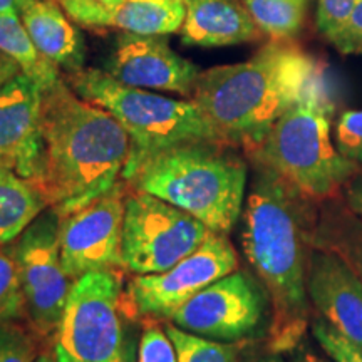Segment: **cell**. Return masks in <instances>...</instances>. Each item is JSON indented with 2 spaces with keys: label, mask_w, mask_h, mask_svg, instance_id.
I'll return each instance as SVG.
<instances>
[{
  "label": "cell",
  "mask_w": 362,
  "mask_h": 362,
  "mask_svg": "<svg viewBox=\"0 0 362 362\" xmlns=\"http://www.w3.org/2000/svg\"><path fill=\"white\" fill-rule=\"evenodd\" d=\"M238 267L237 252L225 233L211 232L188 257L161 274L138 275L129 287L131 302L141 317L171 319L189 298Z\"/></svg>",
  "instance_id": "obj_11"
},
{
  "label": "cell",
  "mask_w": 362,
  "mask_h": 362,
  "mask_svg": "<svg viewBox=\"0 0 362 362\" xmlns=\"http://www.w3.org/2000/svg\"><path fill=\"white\" fill-rule=\"evenodd\" d=\"M247 181L248 166L233 146L193 141L151 156L129 183L226 235L242 216Z\"/></svg>",
  "instance_id": "obj_4"
},
{
  "label": "cell",
  "mask_w": 362,
  "mask_h": 362,
  "mask_svg": "<svg viewBox=\"0 0 362 362\" xmlns=\"http://www.w3.org/2000/svg\"><path fill=\"white\" fill-rule=\"evenodd\" d=\"M17 72H21V67L17 66V62H13L11 57L0 52V88H2L8 79H12Z\"/></svg>",
  "instance_id": "obj_32"
},
{
  "label": "cell",
  "mask_w": 362,
  "mask_h": 362,
  "mask_svg": "<svg viewBox=\"0 0 362 362\" xmlns=\"http://www.w3.org/2000/svg\"><path fill=\"white\" fill-rule=\"evenodd\" d=\"M42 156L33 180L61 216L96 200L123 178L131 138L111 112L86 101L66 79L42 90Z\"/></svg>",
  "instance_id": "obj_2"
},
{
  "label": "cell",
  "mask_w": 362,
  "mask_h": 362,
  "mask_svg": "<svg viewBox=\"0 0 362 362\" xmlns=\"http://www.w3.org/2000/svg\"><path fill=\"white\" fill-rule=\"evenodd\" d=\"M138 362H178L175 344L168 332L151 325L144 330L138 349Z\"/></svg>",
  "instance_id": "obj_29"
},
{
  "label": "cell",
  "mask_w": 362,
  "mask_h": 362,
  "mask_svg": "<svg viewBox=\"0 0 362 362\" xmlns=\"http://www.w3.org/2000/svg\"><path fill=\"white\" fill-rule=\"evenodd\" d=\"M25 310L19 269L13 247H0V324L21 319Z\"/></svg>",
  "instance_id": "obj_24"
},
{
  "label": "cell",
  "mask_w": 362,
  "mask_h": 362,
  "mask_svg": "<svg viewBox=\"0 0 362 362\" xmlns=\"http://www.w3.org/2000/svg\"><path fill=\"white\" fill-rule=\"evenodd\" d=\"M66 81L86 101L111 112L129 134L131 156L123 173L126 181L144 161L165 149L193 141H218L193 99H175L126 86L106 71L93 67L71 72Z\"/></svg>",
  "instance_id": "obj_6"
},
{
  "label": "cell",
  "mask_w": 362,
  "mask_h": 362,
  "mask_svg": "<svg viewBox=\"0 0 362 362\" xmlns=\"http://www.w3.org/2000/svg\"><path fill=\"white\" fill-rule=\"evenodd\" d=\"M342 56H359L362 57V0L357 2L352 11L349 21L342 27V30L330 40Z\"/></svg>",
  "instance_id": "obj_30"
},
{
  "label": "cell",
  "mask_w": 362,
  "mask_h": 362,
  "mask_svg": "<svg viewBox=\"0 0 362 362\" xmlns=\"http://www.w3.org/2000/svg\"><path fill=\"white\" fill-rule=\"evenodd\" d=\"M76 24L89 29H119L141 35H166L181 29L185 0H124L106 7L96 0H56Z\"/></svg>",
  "instance_id": "obj_16"
},
{
  "label": "cell",
  "mask_w": 362,
  "mask_h": 362,
  "mask_svg": "<svg viewBox=\"0 0 362 362\" xmlns=\"http://www.w3.org/2000/svg\"><path fill=\"white\" fill-rule=\"evenodd\" d=\"M262 34L272 40H292L300 34L309 0H242Z\"/></svg>",
  "instance_id": "obj_22"
},
{
  "label": "cell",
  "mask_w": 362,
  "mask_h": 362,
  "mask_svg": "<svg viewBox=\"0 0 362 362\" xmlns=\"http://www.w3.org/2000/svg\"><path fill=\"white\" fill-rule=\"evenodd\" d=\"M336 146L362 171V110L346 111L336 126Z\"/></svg>",
  "instance_id": "obj_26"
},
{
  "label": "cell",
  "mask_w": 362,
  "mask_h": 362,
  "mask_svg": "<svg viewBox=\"0 0 362 362\" xmlns=\"http://www.w3.org/2000/svg\"><path fill=\"white\" fill-rule=\"evenodd\" d=\"M0 362H35V347L24 330L0 324Z\"/></svg>",
  "instance_id": "obj_28"
},
{
  "label": "cell",
  "mask_w": 362,
  "mask_h": 362,
  "mask_svg": "<svg viewBox=\"0 0 362 362\" xmlns=\"http://www.w3.org/2000/svg\"><path fill=\"white\" fill-rule=\"evenodd\" d=\"M17 12L37 51L57 69L71 72L84 67L83 35L56 0H16Z\"/></svg>",
  "instance_id": "obj_18"
},
{
  "label": "cell",
  "mask_w": 362,
  "mask_h": 362,
  "mask_svg": "<svg viewBox=\"0 0 362 362\" xmlns=\"http://www.w3.org/2000/svg\"><path fill=\"white\" fill-rule=\"evenodd\" d=\"M59 232L61 215L49 206L13 245L25 310L34 327L42 334L57 329L72 287L62 265Z\"/></svg>",
  "instance_id": "obj_10"
},
{
  "label": "cell",
  "mask_w": 362,
  "mask_h": 362,
  "mask_svg": "<svg viewBox=\"0 0 362 362\" xmlns=\"http://www.w3.org/2000/svg\"><path fill=\"white\" fill-rule=\"evenodd\" d=\"M121 280L112 270L72 282L54 341L57 362H128L119 317Z\"/></svg>",
  "instance_id": "obj_7"
},
{
  "label": "cell",
  "mask_w": 362,
  "mask_h": 362,
  "mask_svg": "<svg viewBox=\"0 0 362 362\" xmlns=\"http://www.w3.org/2000/svg\"><path fill=\"white\" fill-rule=\"evenodd\" d=\"M332 112L320 74L250 153L253 161L274 170L312 202L337 198L361 170L344 158L332 141Z\"/></svg>",
  "instance_id": "obj_5"
},
{
  "label": "cell",
  "mask_w": 362,
  "mask_h": 362,
  "mask_svg": "<svg viewBox=\"0 0 362 362\" xmlns=\"http://www.w3.org/2000/svg\"><path fill=\"white\" fill-rule=\"evenodd\" d=\"M166 332L175 344L178 362H238L237 346L214 341L168 325Z\"/></svg>",
  "instance_id": "obj_23"
},
{
  "label": "cell",
  "mask_w": 362,
  "mask_h": 362,
  "mask_svg": "<svg viewBox=\"0 0 362 362\" xmlns=\"http://www.w3.org/2000/svg\"><path fill=\"white\" fill-rule=\"evenodd\" d=\"M126 194L117 183L96 200L61 216V259L72 282L86 274L123 265Z\"/></svg>",
  "instance_id": "obj_12"
},
{
  "label": "cell",
  "mask_w": 362,
  "mask_h": 362,
  "mask_svg": "<svg viewBox=\"0 0 362 362\" xmlns=\"http://www.w3.org/2000/svg\"><path fill=\"white\" fill-rule=\"evenodd\" d=\"M324 67L292 40H270L248 61L200 72L192 94L220 143L250 155Z\"/></svg>",
  "instance_id": "obj_3"
},
{
  "label": "cell",
  "mask_w": 362,
  "mask_h": 362,
  "mask_svg": "<svg viewBox=\"0 0 362 362\" xmlns=\"http://www.w3.org/2000/svg\"><path fill=\"white\" fill-rule=\"evenodd\" d=\"M0 12L2 13H19L17 12L16 0H0Z\"/></svg>",
  "instance_id": "obj_33"
},
{
  "label": "cell",
  "mask_w": 362,
  "mask_h": 362,
  "mask_svg": "<svg viewBox=\"0 0 362 362\" xmlns=\"http://www.w3.org/2000/svg\"><path fill=\"white\" fill-rule=\"evenodd\" d=\"M210 233L181 208L134 188L124 202L123 267L136 275L161 274L197 250Z\"/></svg>",
  "instance_id": "obj_8"
},
{
  "label": "cell",
  "mask_w": 362,
  "mask_h": 362,
  "mask_svg": "<svg viewBox=\"0 0 362 362\" xmlns=\"http://www.w3.org/2000/svg\"><path fill=\"white\" fill-rule=\"evenodd\" d=\"M310 203L274 170L257 165L242 211V247L269 293V347L277 354L296 349L309 325L307 270L317 223Z\"/></svg>",
  "instance_id": "obj_1"
},
{
  "label": "cell",
  "mask_w": 362,
  "mask_h": 362,
  "mask_svg": "<svg viewBox=\"0 0 362 362\" xmlns=\"http://www.w3.org/2000/svg\"><path fill=\"white\" fill-rule=\"evenodd\" d=\"M252 362H285V361L282 359V357H280V354H277V352L270 351V354L257 357V359L252 361Z\"/></svg>",
  "instance_id": "obj_34"
},
{
  "label": "cell",
  "mask_w": 362,
  "mask_h": 362,
  "mask_svg": "<svg viewBox=\"0 0 362 362\" xmlns=\"http://www.w3.org/2000/svg\"><path fill=\"white\" fill-rule=\"evenodd\" d=\"M312 334L324 351L336 362H362V347L342 336L327 320H314Z\"/></svg>",
  "instance_id": "obj_25"
},
{
  "label": "cell",
  "mask_w": 362,
  "mask_h": 362,
  "mask_svg": "<svg viewBox=\"0 0 362 362\" xmlns=\"http://www.w3.org/2000/svg\"><path fill=\"white\" fill-rule=\"evenodd\" d=\"M269 307V293L260 280L235 270L189 298L171 315V322L197 336L235 342L265 329Z\"/></svg>",
  "instance_id": "obj_9"
},
{
  "label": "cell",
  "mask_w": 362,
  "mask_h": 362,
  "mask_svg": "<svg viewBox=\"0 0 362 362\" xmlns=\"http://www.w3.org/2000/svg\"><path fill=\"white\" fill-rule=\"evenodd\" d=\"M310 302L342 336L362 347V284L334 253L314 248L307 270Z\"/></svg>",
  "instance_id": "obj_15"
},
{
  "label": "cell",
  "mask_w": 362,
  "mask_h": 362,
  "mask_svg": "<svg viewBox=\"0 0 362 362\" xmlns=\"http://www.w3.org/2000/svg\"><path fill=\"white\" fill-rule=\"evenodd\" d=\"M297 362H324V361L319 359L315 354H312V352H302V354L298 356Z\"/></svg>",
  "instance_id": "obj_35"
},
{
  "label": "cell",
  "mask_w": 362,
  "mask_h": 362,
  "mask_svg": "<svg viewBox=\"0 0 362 362\" xmlns=\"http://www.w3.org/2000/svg\"><path fill=\"white\" fill-rule=\"evenodd\" d=\"M342 193L346 206L362 220V171L347 181Z\"/></svg>",
  "instance_id": "obj_31"
},
{
  "label": "cell",
  "mask_w": 362,
  "mask_h": 362,
  "mask_svg": "<svg viewBox=\"0 0 362 362\" xmlns=\"http://www.w3.org/2000/svg\"><path fill=\"white\" fill-rule=\"evenodd\" d=\"M181 40L194 47H228L255 42L262 30L242 0H185Z\"/></svg>",
  "instance_id": "obj_17"
},
{
  "label": "cell",
  "mask_w": 362,
  "mask_h": 362,
  "mask_svg": "<svg viewBox=\"0 0 362 362\" xmlns=\"http://www.w3.org/2000/svg\"><path fill=\"white\" fill-rule=\"evenodd\" d=\"M35 362H57V361H56V357L42 354L40 357H37V359H35Z\"/></svg>",
  "instance_id": "obj_37"
},
{
  "label": "cell",
  "mask_w": 362,
  "mask_h": 362,
  "mask_svg": "<svg viewBox=\"0 0 362 362\" xmlns=\"http://www.w3.org/2000/svg\"><path fill=\"white\" fill-rule=\"evenodd\" d=\"M96 2L103 4V6H106V7H116V6H119V4H123L124 0H96Z\"/></svg>",
  "instance_id": "obj_36"
},
{
  "label": "cell",
  "mask_w": 362,
  "mask_h": 362,
  "mask_svg": "<svg viewBox=\"0 0 362 362\" xmlns=\"http://www.w3.org/2000/svg\"><path fill=\"white\" fill-rule=\"evenodd\" d=\"M357 2L359 0H317V29L329 42L349 21Z\"/></svg>",
  "instance_id": "obj_27"
},
{
  "label": "cell",
  "mask_w": 362,
  "mask_h": 362,
  "mask_svg": "<svg viewBox=\"0 0 362 362\" xmlns=\"http://www.w3.org/2000/svg\"><path fill=\"white\" fill-rule=\"evenodd\" d=\"M45 208L47 202L33 181L0 168V247L19 238Z\"/></svg>",
  "instance_id": "obj_20"
},
{
  "label": "cell",
  "mask_w": 362,
  "mask_h": 362,
  "mask_svg": "<svg viewBox=\"0 0 362 362\" xmlns=\"http://www.w3.org/2000/svg\"><path fill=\"white\" fill-rule=\"evenodd\" d=\"M0 52L17 62L21 71L30 76L42 89H47L61 78L57 67L30 40L19 13L0 12Z\"/></svg>",
  "instance_id": "obj_21"
},
{
  "label": "cell",
  "mask_w": 362,
  "mask_h": 362,
  "mask_svg": "<svg viewBox=\"0 0 362 362\" xmlns=\"http://www.w3.org/2000/svg\"><path fill=\"white\" fill-rule=\"evenodd\" d=\"M42 90L22 71L0 88V160L25 180L34 178L42 156Z\"/></svg>",
  "instance_id": "obj_14"
},
{
  "label": "cell",
  "mask_w": 362,
  "mask_h": 362,
  "mask_svg": "<svg viewBox=\"0 0 362 362\" xmlns=\"http://www.w3.org/2000/svg\"><path fill=\"white\" fill-rule=\"evenodd\" d=\"M314 248L337 255L362 284V220L336 198L317 216Z\"/></svg>",
  "instance_id": "obj_19"
},
{
  "label": "cell",
  "mask_w": 362,
  "mask_h": 362,
  "mask_svg": "<svg viewBox=\"0 0 362 362\" xmlns=\"http://www.w3.org/2000/svg\"><path fill=\"white\" fill-rule=\"evenodd\" d=\"M133 88L192 98L200 69L181 57L161 35L124 33L116 39L104 69Z\"/></svg>",
  "instance_id": "obj_13"
},
{
  "label": "cell",
  "mask_w": 362,
  "mask_h": 362,
  "mask_svg": "<svg viewBox=\"0 0 362 362\" xmlns=\"http://www.w3.org/2000/svg\"><path fill=\"white\" fill-rule=\"evenodd\" d=\"M0 168H7V166L4 165V161H2V160H0Z\"/></svg>",
  "instance_id": "obj_38"
}]
</instances>
